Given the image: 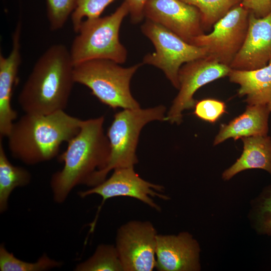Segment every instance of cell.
Masks as SVG:
<instances>
[{
  "label": "cell",
  "mask_w": 271,
  "mask_h": 271,
  "mask_svg": "<svg viewBox=\"0 0 271 271\" xmlns=\"http://www.w3.org/2000/svg\"><path fill=\"white\" fill-rule=\"evenodd\" d=\"M104 121L103 116L83 120L79 132L67 142L58 158L63 167L50 179L55 202L63 203L77 186L91 187L95 177L106 167L110 149Z\"/></svg>",
  "instance_id": "6da1fadb"
},
{
  "label": "cell",
  "mask_w": 271,
  "mask_h": 271,
  "mask_svg": "<svg viewBox=\"0 0 271 271\" xmlns=\"http://www.w3.org/2000/svg\"><path fill=\"white\" fill-rule=\"evenodd\" d=\"M70 50L55 44L38 58L18 96L25 113L49 114L66 108L74 83Z\"/></svg>",
  "instance_id": "7a4b0ae2"
},
{
  "label": "cell",
  "mask_w": 271,
  "mask_h": 271,
  "mask_svg": "<svg viewBox=\"0 0 271 271\" xmlns=\"http://www.w3.org/2000/svg\"><path fill=\"white\" fill-rule=\"evenodd\" d=\"M82 121L64 110L25 113L12 125L7 137L9 150L14 158L28 165L51 160L61 145L79 132Z\"/></svg>",
  "instance_id": "3957f363"
},
{
  "label": "cell",
  "mask_w": 271,
  "mask_h": 271,
  "mask_svg": "<svg viewBox=\"0 0 271 271\" xmlns=\"http://www.w3.org/2000/svg\"><path fill=\"white\" fill-rule=\"evenodd\" d=\"M128 14L129 8L124 1L109 16L83 20L69 50L74 65L97 59L124 63L127 52L119 40V30Z\"/></svg>",
  "instance_id": "277c9868"
},
{
  "label": "cell",
  "mask_w": 271,
  "mask_h": 271,
  "mask_svg": "<svg viewBox=\"0 0 271 271\" xmlns=\"http://www.w3.org/2000/svg\"><path fill=\"white\" fill-rule=\"evenodd\" d=\"M143 64L123 67L109 60L87 61L74 65V81L87 87L99 100L113 109L137 108L140 105L131 94L130 82Z\"/></svg>",
  "instance_id": "5b68a950"
},
{
  "label": "cell",
  "mask_w": 271,
  "mask_h": 271,
  "mask_svg": "<svg viewBox=\"0 0 271 271\" xmlns=\"http://www.w3.org/2000/svg\"><path fill=\"white\" fill-rule=\"evenodd\" d=\"M165 111L164 106L159 105L145 109H123L114 114L106 133L110 149L109 159L105 168L94 178L91 187L105 180L111 171L134 167L138 163L136 149L142 129L151 121L165 120Z\"/></svg>",
  "instance_id": "8992f818"
},
{
  "label": "cell",
  "mask_w": 271,
  "mask_h": 271,
  "mask_svg": "<svg viewBox=\"0 0 271 271\" xmlns=\"http://www.w3.org/2000/svg\"><path fill=\"white\" fill-rule=\"evenodd\" d=\"M141 30L152 42L155 51L146 54L143 64L162 70L174 87L179 89L178 73L181 67L188 62L207 56L205 49L189 43L162 25L147 20Z\"/></svg>",
  "instance_id": "52a82bcc"
},
{
  "label": "cell",
  "mask_w": 271,
  "mask_h": 271,
  "mask_svg": "<svg viewBox=\"0 0 271 271\" xmlns=\"http://www.w3.org/2000/svg\"><path fill=\"white\" fill-rule=\"evenodd\" d=\"M249 14L237 5L213 25L211 33L194 37L190 44L205 49L207 56L230 67L245 39Z\"/></svg>",
  "instance_id": "ba28073f"
},
{
  "label": "cell",
  "mask_w": 271,
  "mask_h": 271,
  "mask_svg": "<svg viewBox=\"0 0 271 271\" xmlns=\"http://www.w3.org/2000/svg\"><path fill=\"white\" fill-rule=\"evenodd\" d=\"M157 235L149 221L131 220L120 226L115 246L123 271H152L155 268Z\"/></svg>",
  "instance_id": "9c48e42d"
},
{
  "label": "cell",
  "mask_w": 271,
  "mask_h": 271,
  "mask_svg": "<svg viewBox=\"0 0 271 271\" xmlns=\"http://www.w3.org/2000/svg\"><path fill=\"white\" fill-rule=\"evenodd\" d=\"M231 68L206 56L184 64L178 73L179 91L173 101L165 120L180 124L182 112L194 108L193 96L205 84L228 75Z\"/></svg>",
  "instance_id": "30bf717a"
},
{
  "label": "cell",
  "mask_w": 271,
  "mask_h": 271,
  "mask_svg": "<svg viewBox=\"0 0 271 271\" xmlns=\"http://www.w3.org/2000/svg\"><path fill=\"white\" fill-rule=\"evenodd\" d=\"M134 167L120 168L113 170L110 177L98 185L85 191L78 193L81 198L92 194H97L102 198V202L98 207L97 216L92 223L91 230H93L96 222L97 215L106 200L116 197H128L137 199L160 211L161 207L152 197H157L165 200L169 197L160 194L164 191L163 186L153 184L142 179L133 169Z\"/></svg>",
  "instance_id": "8fae6325"
},
{
  "label": "cell",
  "mask_w": 271,
  "mask_h": 271,
  "mask_svg": "<svg viewBox=\"0 0 271 271\" xmlns=\"http://www.w3.org/2000/svg\"><path fill=\"white\" fill-rule=\"evenodd\" d=\"M144 16L189 43L194 37L204 34L199 10L181 0H148Z\"/></svg>",
  "instance_id": "7c38bea8"
},
{
  "label": "cell",
  "mask_w": 271,
  "mask_h": 271,
  "mask_svg": "<svg viewBox=\"0 0 271 271\" xmlns=\"http://www.w3.org/2000/svg\"><path fill=\"white\" fill-rule=\"evenodd\" d=\"M271 60V12L257 18L249 13L244 42L230 65L231 69L250 71L265 66Z\"/></svg>",
  "instance_id": "4fadbf2b"
},
{
  "label": "cell",
  "mask_w": 271,
  "mask_h": 271,
  "mask_svg": "<svg viewBox=\"0 0 271 271\" xmlns=\"http://www.w3.org/2000/svg\"><path fill=\"white\" fill-rule=\"evenodd\" d=\"M199 247L189 233L158 234L156 266L159 271H189L199 268Z\"/></svg>",
  "instance_id": "5bb4252c"
},
{
  "label": "cell",
  "mask_w": 271,
  "mask_h": 271,
  "mask_svg": "<svg viewBox=\"0 0 271 271\" xmlns=\"http://www.w3.org/2000/svg\"><path fill=\"white\" fill-rule=\"evenodd\" d=\"M22 22H18L12 36V48L7 57L0 54V137H7L17 117L12 106L14 84L21 63V34Z\"/></svg>",
  "instance_id": "9a60e30c"
},
{
  "label": "cell",
  "mask_w": 271,
  "mask_h": 271,
  "mask_svg": "<svg viewBox=\"0 0 271 271\" xmlns=\"http://www.w3.org/2000/svg\"><path fill=\"white\" fill-rule=\"evenodd\" d=\"M270 112L267 105H248L245 111L227 124H222L213 145H217L229 138L235 141L243 137L266 136Z\"/></svg>",
  "instance_id": "2e32d148"
},
{
  "label": "cell",
  "mask_w": 271,
  "mask_h": 271,
  "mask_svg": "<svg viewBox=\"0 0 271 271\" xmlns=\"http://www.w3.org/2000/svg\"><path fill=\"white\" fill-rule=\"evenodd\" d=\"M229 81L239 85L238 94L248 105H267L271 101V60L265 66L250 71L231 69Z\"/></svg>",
  "instance_id": "e0dca14e"
},
{
  "label": "cell",
  "mask_w": 271,
  "mask_h": 271,
  "mask_svg": "<svg viewBox=\"0 0 271 271\" xmlns=\"http://www.w3.org/2000/svg\"><path fill=\"white\" fill-rule=\"evenodd\" d=\"M243 152L239 159L222 174L229 180L243 170L260 169L271 174V138L266 136H256L241 138Z\"/></svg>",
  "instance_id": "ac0fdd59"
},
{
  "label": "cell",
  "mask_w": 271,
  "mask_h": 271,
  "mask_svg": "<svg viewBox=\"0 0 271 271\" xmlns=\"http://www.w3.org/2000/svg\"><path fill=\"white\" fill-rule=\"evenodd\" d=\"M32 176L25 168L13 165L9 161L0 140V212H5L8 207L9 198L17 187L28 185Z\"/></svg>",
  "instance_id": "d6986e66"
},
{
  "label": "cell",
  "mask_w": 271,
  "mask_h": 271,
  "mask_svg": "<svg viewBox=\"0 0 271 271\" xmlns=\"http://www.w3.org/2000/svg\"><path fill=\"white\" fill-rule=\"evenodd\" d=\"M76 271H123L115 245L101 244L87 260L78 264Z\"/></svg>",
  "instance_id": "ffe728a7"
},
{
  "label": "cell",
  "mask_w": 271,
  "mask_h": 271,
  "mask_svg": "<svg viewBox=\"0 0 271 271\" xmlns=\"http://www.w3.org/2000/svg\"><path fill=\"white\" fill-rule=\"evenodd\" d=\"M63 265L61 261L53 259L44 253L35 262H30L16 257L3 244L0 246V270L1 271H43Z\"/></svg>",
  "instance_id": "44dd1931"
},
{
  "label": "cell",
  "mask_w": 271,
  "mask_h": 271,
  "mask_svg": "<svg viewBox=\"0 0 271 271\" xmlns=\"http://www.w3.org/2000/svg\"><path fill=\"white\" fill-rule=\"evenodd\" d=\"M200 12L202 27L209 29L241 0H181Z\"/></svg>",
  "instance_id": "7402d4cb"
},
{
  "label": "cell",
  "mask_w": 271,
  "mask_h": 271,
  "mask_svg": "<svg viewBox=\"0 0 271 271\" xmlns=\"http://www.w3.org/2000/svg\"><path fill=\"white\" fill-rule=\"evenodd\" d=\"M51 30L61 29L76 9L77 0H45Z\"/></svg>",
  "instance_id": "603a6c76"
},
{
  "label": "cell",
  "mask_w": 271,
  "mask_h": 271,
  "mask_svg": "<svg viewBox=\"0 0 271 271\" xmlns=\"http://www.w3.org/2000/svg\"><path fill=\"white\" fill-rule=\"evenodd\" d=\"M115 0H77V6L71 15L74 31L76 33L83 18L99 17L104 9Z\"/></svg>",
  "instance_id": "cb8c5ba5"
},
{
  "label": "cell",
  "mask_w": 271,
  "mask_h": 271,
  "mask_svg": "<svg viewBox=\"0 0 271 271\" xmlns=\"http://www.w3.org/2000/svg\"><path fill=\"white\" fill-rule=\"evenodd\" d=\"M226 105L222 101L212 98L197 101L194 114L200 119L214 123L226 112Z\"/></svg>",
  "instance_id": "d4e9b609"
},
{
  "label": "cell",
  "mask_w": 271,
  "mask_h": 271,
  "mask_svg": "<svg viewBox=\"0 0 271 271\" xmlns=\"http://www.w3.org/2000/svg\"><path fill=\"white\" fill-rule=\"evenodd\" d=\"M257 217L260 230L271 235V190L267 192L262 200L258 208Z\"/></svg>",
  "instance_id": "484cf974"
},
{
  "label": "cell",
  "mask_w": 271,
  "mask_h": 271,
  "mask_svg": "<svg viewBox=\"0 0 271 271\" xmlns=\"http://www.w3.org/2000/svg\"><path fill=\"white\" fill-rule=\"evenodd\" d=\"M241 5L257 18L271 12V0H241Z\"/></svg>",
  "instance_id": "4316f807"
},
{
  "label": "cell",
  "mask_w": 271,
  "mask_h": 271,
  "mask_svg": "<svg viewBox=\"0 0 271 271\" xmlns=\"http://www.w3.org/2000/svg\"><path fill=\"white\" fill-rule=\"evenodd\" d=\"M148 0H125L128 8L130 20L132 23L141 22L144 16V9Z\"/></svg>",
  "instance_id": "83f0119b"
},
{
  "label": "cell",
  "mask_w": 271,
  "mask_h": 271,
  "mask_svg": "<svg viewBox=\"0 0 271 271\" xmlns=\"http://www.w3.org/2000/svg\"><path fill=\"white\" fill-rule=\"evenodd\" d=\"M268 108L271 112V101L267 104Z\"/></svg>",
  "instance_id": "f1b7e54d"
}]
</instances>
